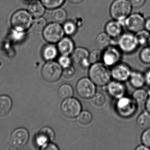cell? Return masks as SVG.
<instances>
[{"label": "cell", "instance_id": "45", "mask_svg": "<svg viewBox=\"0 0 150 150\" xmlns=\"http://www.w3.org/2000/svg\"><path fill=\"white\" fill-rule=\"evenodd\" d=\"M136 150H150V148L142 144L136 147Z\"/></svg>", "mask_w": 150, "mask_h": 150}, {"label": "cell", "instance_id": "1", "mask_svg": "<svg viewBox=\"0 0 150 150\" xmlns=\"http://www.w3.org/2000/svg\"><path fill=\"white\" fill-rule=\"evenodd\" d=\"M88 75L96 86L99 87L107 86L111 78L108 66L101 62L92 64L88 69Z\"/></svg>", "mask_w": 150, "mask_h": 150}, {"label": "cell", "instance_id": "30", "mask_svg": "<svg viewBox=\"0 0 150 150\" xmlns=\"http://www.w3.org/2000/svg\"><path fill=\"white\" fill-rule=\"evenodd\" d=\"M136 39L139 46H145L149 42L150 35L149 32L143 30L135 34Z\"/></svg>", "mask_w": 150, "mask_h": 150}, {"label": "cell", "instance_id": "20", "mask_svg": "<svg viewBox=\"0 0 150 150\" xmlns=\"http://www.w3.org/2000/svg\"><path fill=\"white\" fill-rule=\"evenodd\" d=\"M129 80L131 85L136 88H142L146 83L144 75L138 71H132Z\"/></svg>", "mask_w": 150, "mask_h": 150}, {"label": "cell", "instance_id": "9", "mask_svg": "<svg viewBox=\"0 0 150 150\" xmlns=\"http://www.w3.org/2000/svg\"><path fill=\"white\" fill-rule=\"evenodd\" d=\"M64 115L70 118L77 117L82 111V106L79 100L74 97L64 99L61 105Z\"/></svg>", "mask_w": 150, "mask_h": 150}, {"label": "cell", "instance_id": "44", "mask_svg": "<svg viewBox=\"0 0 150 150\" xmlns=\"http://www.w3.org/2000/svg\"><path fill=\"white\" fill-rule=\"evenodd\" d=\"M145 106L146 111H147L148 113L150 114V95H149V96L148 97L146 102Z\"/></svg>", "mask_w": 150, "mask_h": 150}, {"label": "cell", "instance_id": "28", "mask_svg": "<svg viewBox=\"0 0 150 150\" xmlns=\"http://www.w3.org/2000/svg\"><path fill=\"white\" fill-rule=\"evenodd\" d=\"M73 94V88L69 84H63L59 88V96L60 98L64 100L72 97Z\"/></svg>", "mask_w": 150, "mask_h": 150}, {"label": "cell", "instance_id": "13", "mask_svg": "<svg viewBox=\"0 0 150 150\" xmlns=\"http://www.w3.org/2000/svg\"><path fill=\"white\" fill-rule=\"evenodd\" d=\"M89 52L86 48L78 47L75 48L71 54L72 62L79 65L81 68L86 69L88 68L90 65L88 59Z\"/></svg>", "mask_w": 150, "mask_h": 150}, {"label": "cell", "instance_id": "23", "mask_svg": "<svg viewBox=\"0 0 150 150\" xmlns=\"http://www.w3.org/2000/svg\"><path fill=\"white\" fill-rule=\"evenodd\" d=\"M12 106V100L8 96H0V116L7 115L11 110Z\"/></svg>", "mask_w": 150, "mask_h": 150}, {"label": "cell", "instance_id": "43", "mask_svg": "<svg viewBox=\"0 0 150 150\" xmlns=\"http://www.w3.org/2000/svg\"><path fill=\"white\" fill-rule=\"evenodd\" d=\"M144 29L148 32H150V18L145 20L144 24Z\"/></svg>", "mask_w": 150, "mask_h": 150}, {"label": "cell", "instance_id": "34", "mask_svg": "<svg viewBox=\"0 0 150 150\" xmlns=\"http://www.w3.org/2000/svg\"><path fill=\"white\" fill-rule=\"evenodd\" d=\"M102 59V51L99 50H93L92 52L89 53V59L90 64H93L95 63L100 62Z\"/></svg>", "mask_w": 150, "mask_h": 150}, {"label": "cell", "instance_id": "39", "mask_svg": "<svg viewBox=\"0 0 150 150\" xmlns=\"http://www.w3.org/2000/svg\"><path fill=\"white\" fill-rule=\"evenodd\" d=\"M25 31L13 30L12 33V37L14 41L20 42L25 37Z\"/></svg>", "mask_w": 150, "mask_h": 150}, {"label": "cell", "instance_id": "42", "mask_svg": "<svg viewBox=\"0 0 150 150\" xmlns=\"http://www.w3.org/2000/svg\"><path fill=\"white\" fill-rule=\"evenodd\" d=\"M146 83L150 86V71H148L144 74Z\"/></svg>", "mask_w": 150, "mask_h": 150}, {"label": "cell", "instance_id": "33", "mask_svg": "<svg viewBox=\"0 0 150 150\" xmlns=\"http://www.w3.org/2000/svg\"><path fill=\"white\" fill-rule=\"evenodd\" d=\"M63 28L65 34L68 36H72L77 32L78 27L75 23L72 21H68L64 23Z\"/></svg>", "mask_w": 150, "mask_h": 150}, {"label": "cell", "instance_id": "36", "mask_svg": "<svg viewBox=\"0 0 150 150\" xmlns=\"http://www.w3.org/2000/svg\"><path fill=\"white\" fill-rule=\"evenodd\" d=\"M75 70L71 66L66 67L62 71V75L64 79L71 80L74 78L75 75Z\"/></svg>", "mask_w": 150, "mask_h": 150}, {"label": "cell", "instance_id": "11", "mask_svg": "<svg viewBox=\"0 0 150 150\" xmlns=\"http://www.w3.org/2000/svg\"><path fill=\"white\" fill-rule=\"evenodd\" d=\"M121 58L122 51L118 47L112 45L102 51V61L107 66L113 67L118 64L120 62Z\"/></svg>", "mask_w": 150, "mask_h": 150}, {"label": "cell", "instance_id": "14", "mask_svg": "<svg viewBox=\"0 0 150 150\" xmlns=\"http://www.w3.org/2000/svg\"><path fill=\"white\" fill-rule=\"evenodd\" d=\"M28 139V131L24 128H19L12 133L10 137V144L13 147L20 148L26 144Z\"/></svg>", "mask_w": 150, "mask_h": 150}, {"label": "cell", "instance_id": "6", "mask_svg": "<svg viewBox=\"0 0 150 150\" xmlns=\"http://www.w3.org/2000/svg\"><path fill=\"white\" fill-rule=\"evenodd\" d=\"M96 85L89 78H82L79 80L76 85L77 94L84 99H90L96 93Z\"/></svg>", "mask_w": 150, "mask_h": 150}, {"label": "cell", "instance_id": "3", "mask_svg": "<svg viewBox=\"0 0 150 150\" xmlns=\"http://www.w3.org/2000/svg\"><path fill=\"white\" fill-rule=\"evenodd\" d=\"M138 106L132 97L125 96L117 100L115 109L118 115L123 118H129L136 113Z\"/></svg>", "mask_w": 150, "mask_h": 150}, {"label": "cell", "instance_id": "10", "mask_svg": "<svg viewBox=\"0 0 150 150\" xmlns=\"http://www.w3.org/2000/svg\"><path fill=\"white\" fill-rule=\"evenodd\" d=\"M145 22V20L142 15L133 13L130 15L125 20L124 27L130 32L136 34L144 29Z\"/></svg>", "mask_w": 150, "mask_h": 150}, {"label": "cell", "instance_id": "16", "mask_svg": "<svg viewBox=\"0 0 150 150\" xmlns=\"http://www.w3.org/2000/svg\"><path fill=\"white\" fill-rule=\"evenodd\" d=\"M123 27V23L113 20L106 24L105 32L112 39L118 38L122 34Z\"/></svg>", "mask_w": 150, "mask_h": 150}, {"label": "cell", "instance_id": "2", "mask_svg": "<svg viewBox=\"0 0 150 150\" xmlns=\"http://www.w3.org/2000/svg\"><path fill=\"white\" fill-rule=\"evenodd\" d=\"M132 8L128 0H115L110 6V14L113 20L123 23L130 15Z\"/></svg>", "mask_w": 150, "mask_h": 150}, {"label": "cell", "instance_id": "40", "mask_svg": "<svg viewBox=\"0 0 150 150\" xmlns=\"http://www.w3.org/2000/svg\"><path fill=\"white\" fill-rule=\"evenodd\" d=\"M132 8H139L143 6L146 0H128Z\"/></svg>", "mask_w": 150, "mask_h": 150}, {"label": "cell", "instance_id": "27", "mask_svg": "<svg viewBox=\"0 0 150 150\" xmlns=\"http://www.w3.org/2000/svg\"><path fill=\"white\" fill-rule=\"evenodd\" d=\"M58 49L53 45H49L45 46L43 51V56L46 60H51L57 57Z\"/></svg>", "mask_w": 150, "mask_h": 150}, {"label": "cell", "instance_id": "49", "mask_svg": "<svg viewBox=\"0 0 150 150\" xmlns=\"http://www.w3.org/2000/svg\"><path fill=\"white\" fill-rule=\"evenodd\" d=\"M148 44L149 45H150V38H149V42H148Z\"/></svg>", "mask_w": 150, "mask_h": 150}, {"label": "cell", "instance_id": "24", "mask_svg": "<svg viewBox=\"0 0 150 150\" xmlns=\"http://www.w3.org/2000/svg\"><path fill=\"white\" fill-rule=\"evenodd\" d=\"M93 121V115L88 110L81 111L77 117V122L81 126H88L92 123Z\"/></svg>", "mask_w": 150, "mask_h": 150}, {"label": "cell", "instance_id": "32", "mask_svg": "<svg viewBox=\"0 0 150 150\" xmlns=\"http://www.w3.org/2000/svg\"><path fill=\"white\" fill-rule=\"evenodd\" d=\"M65 0H40L45 8L55 9L60 7Z\"/></svg>", "mask_w": 150, "mask_h": 150}, {"label": "cell", "instance_id": "21", "mask_svg": "<svg viewBox=\"0 0 150 150\" xmlns=\"http://www.w3.org/2000/svg\"><path fill=\"white\" fill-rule=\"evenodd\" d=\"M148 92L142 88H137L132 95V99L136 102L138 106H142L145 104L148 99Z\"/></svg>", "mask_w": 150, "mask_h": 150}, {"label": "cell", "instance_id": "4", "mask_svg": "<svg viewBox=\"0 0 150 150\" xmlns=\"http://www.w3.org/2000/svg\"><path fill=\"white\" fill-rule=\"evenodd\" d=\"M33 16L28 11L19 10L12 16L11 24L14 29L25 31L32 26Z\"/></svg>", "mask_w": 150, "mask_h": 150}, {"label": "cell", "instance_id": "46", "mask_svg": "<svg viewBox=\"0 0 150 150\" xmlns=\"http://www.w3.org/2000/svg\"><path fill=\"white\" fill-rule=\"evenodd\" d=\"M70 3L73 4H78L81 3L84 0H67Z\"/></svg>", "mask_w": 150, "mask_h": 150}, {"label": "cell", "instance_id": "26", "mask_svg": "<svg viewBox=\"0 0 150 150\" xmlns=\"http://www.w3.org/2000/svg\"><path fill=\"white\" fill-rule=\"evenodd\" d=\"M137 126L143 130L150 128V114L148 112H142L137 119Z\"/></svg>", "mask_w": 150, "mask_h": 150}, {"label": "cell", "instance_id": "5", "mask_svg": "<svg viewBox=\"0 0 150 150\" xmlns=\"http://www.w3.org/2000/svg\"><path fill=\"white\" fill-rule=\"evenodd\" d=\"M65 34L60 23L54 22L46 25L42 31L45 40L51 44L58 42L64 37Z\"/></svg>", "mask_w": 150, "mask_h": 150}, {"label": "cell", "instance_id": "17", "mask_svg": "<svg viewBox=\"0 0 150 150\" xmlns=\"http://www.w3.org/2000/svg\"><path fill=\"white\" fill-rule=\"evenodd\" d=\"M55 133L52 129L48 127H44L40 130L36 137L38 144L43 146L54 139Z\"/></svg>", "mask_w": 150, "mask_h": 150}, {"label": "cell", "instance_id": "37", "mask_svg": "<svg viewBox=\"0 0 150 150\" xmlns=\"http://www.w3.org/2000/svg\"><path fill=\"white\" fill-rule=\"evenodd\" d=\"M140 139L142 144L150 149V128L144 130Z\"/></svg>", "mask_w": 150, "mask_h": 150}, {"label": "cell", "instance_id": "48", "mask_svg": "<svg viewBox=\"0 0 150 150\" xmlns=\"http://www.w3.org/2000/svg\"><path fill=\"white\" fill-rule=\"evenodd\" d=\"M149 87H150V88H149V90H148V93L149 95H150V86Z\"/></svg>", "mask_w": 150, "mask_h": 150}, {"label": "cell", "instance_id": "15", "mask_svg": "<svg viewBox=\"0 0 150 150\" xmlns=\"http://www.w3.org/2000/svg\"><path fill=\"white\" fill-rule=\"evenodd\" d=\"M106 86L107 92L112 98L117 100L125 96L126 88L123 82L114 80Z\"/></svg>", "mask_w": 150, "mask_h": 150}, {"label": "cell", "instance_id": "31", "mask_svg": "<svg viewBox=\"0 0 150 150\" xmlns=\"http://www.w3.org/2000/svg\"><path fill=\"white\" fill-rule=\"evenodd\" d=\"M46 25V20L41 17L36 18L35 21H33L31 27L33 31L36 33H40L42 32Z\"/></svg>", "mask_w": 150, "mask_h": 150}, {"label": "cell", "instance_id": "12", "mask_svg": "<svg viewBox=\"0 0 150 150\" xmlns=\"http://www.w3.org/2000/svg\"><path fill=\"white\" fill-rule=\"evenodd\" d=\"M131 72L130 67L128 65L120 62L113 66L110 70L111 78L114 80L122 82L129 79Z\"/></svg>", "mask_w": 150, "mask_h": 150}, {"label": "cell", "instance_id": "7", "mask_svg": "<svg viewBox=\"0 0 150 150\" xmlns=\"http://www.w3.org/2000/svg\"><path fill=\"white\" fill-rule=\"evenodd\" d=\"M43 79L47 82L52 83L59 79L62 75V69L59 64L49 61L45 64L42 69Z\"/></svg>", "mask_w": 150, "mask_h": 150}, {"label": "cell", "instance_id": "22", "mask_svg": "<svg viewBox=\"0 0 150 150\" xmlns=\"http://www.w3.org/2000/svg\"><path fill=\"white\" fill-rule=\"evenodd\" d=\"M90 100V104L94 108H102L106 104V97L101 93H96Z\"/></svg>", "mask_w": 150, "mask_h": 150}, {"label": "cell", "instance_id": "19", "mask_svg": "<svg viewBox=\"0 0 150 150\" xmlns=\"http://www.w3.org/2000/svg\"><path fill=\"white\" fill-rule=\"evenodd\" d=\"M45 8L41 1L34 0L29 5L28 9L33 17L37 18L43 15L45 12Z\"/></svg>", "mask_w": 150, "mask_h": 150}, {"label": "cell", "instance_id": "18", "mask_svg": "<svg viewBox=\"0 0 150 150\" xmlns=\"http://www.w3.org/2000/svg\"><path fill=\"white\" fill-rule=\"evenodd\" d=\"M75 49L74 42L70 38L64 37L58 42V50L62 55L70 56Z\"/></svg>", "mask_w": 150, "mask_h": 150}, {"label": "cell", "instance_id": "38", "mask_svg": "<svg viewBox=\"0 0 150 150\" xmlns=\"http://www.w3.org/2000/svg\"><path fill=\"white\" fill-rule=\"evenodd\" d=\"M59 64L64 68L71 66L72 61L69 56L62 55L58 59Z\"/></svg>", "mask_w": 150, "mask_h": 150}, {"label": "cell", "instance_id": "41", "mask_svg": "<svg viewBox=\"0 0 150 150\" xmlns=\"http://www.w3.org/2000/svg\"><path fill=\"white\" fill-rule=\"evenodd\" d=\"M42 149L43 150H59V148L57 146L52 144H47L42 146Z\"/></svg>", "mask_w": 150, "mask_h": 150}, {"label": "cell", "instance_id": "25", "mask_svg": "<svg viewBox=\"0 0 150 150\" xmlns=\"http://www.w3.org/2000/svg\"><path fill=\"white\" fill-rule=\"evenodd\" d=\"M112 39L106 32H103L98 35L96 41L99 48L103 50L112 45Z\"/></svg>", "mask_w": 150, "mask_h": 150}, {"label": "cell", "instance_id": "29", "mask_svg": "<svg viewBox=\"0 0 150 150\" xmlns=\"http://www.w3.org/2000/svg\"><path fill=\"white\" fill-rule=\"evenodd\" d=\"M52 16L55 22L60 23L65 21L67 18V14L64 9L59 7L54 9Z\"/></svg>", "mask_w": 150, "mask_h": 150}, {"label": "cell", "instance_id": "35", "mask_svg": "<svg viewBox=\"0 0 150 150\" xmlns=\"http://www.w3.org/2000/svg\"><path fill=\"white\" fill-rule=\"evenodd\" d=\"M139 59L144 64L150 63V46L142 49L139 55Z\"/></svg>", "mask_w": 150, "mask_h": 150}, {"label": "cell", "instance_id": "47", "mask_svg": "<svg viewBox=\"0 0 150 150\" xmlns=\"http://www.w3.org/2000/svg\"><path fill=\"white\" fill-rule=\"evenodd\" d=\"M25 1H34V0H25Z\"/></svg>", "mask_w": 150, "mask_h": 150}, {"label": "cell", "instance_id": "8", "mask_svg": "<svg viewBox=\"0 0 150 150\" xmlns=\"http://www.w3.org/2000/svg\"><path fill=\"white\" fill-rule=\"evenodd\" d=\"M133 33H125L122 34L117 41V46L122 52L130 54L137 50L139 45L135 35Z\"/></svg>", "mask_w": 150, "mask_h": 150}]
</instances>
